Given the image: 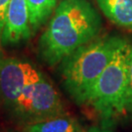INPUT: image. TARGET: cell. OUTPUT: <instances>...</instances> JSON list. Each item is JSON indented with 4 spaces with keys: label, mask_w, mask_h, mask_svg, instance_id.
<instances>
[{
    "label": "cell",
    "mask_w": 132,
    "mask_h": 132,
    "mask_svg": "<svg viewBox=\"0 0 132 132\" xmlns=\"http://www.w3.org/2000/svg\"><path fill=\"white\" fill-rule=\"evenodd\" d=\"M102 19L90 0H59L37 44L38 56L56 67L100 35Z\"/></svg>",
    "instance_id": "6da1fadb"
},
{
    "label": "cell",
    "mask_w": 132,
    "mask_h": 132,
    "mask_svg": "<svg viewBox=\"0 0 132 132\" xmlns=\"http://www.w3.org/2000/svg\"><path fill=\"white\" fill-rule=\"evenodd\" d=\"M123 40L117 35H99L60 63L64 88L78 105H83L89 90Z\"/></svg>",
    "instance_id": "7a4b0ae2"
},
{
    "label": "cell",
    "mask_w": 132,
    "mask_h": 132,
    "mask_svg": "<svg viewBox=\"0 0 132 132\" xmlns=\"http://www.w3.org/2000/svg\"><path fill=\"white\" fill-rule=\"evenodd\" d=\"M129 46L130 43L124 39L91 87L83 103L106 119L126 113Z\"/></svg>",
    "instance_id": "3957f363"
},
{
    "label": "cell",
    "mask_w": 132,
    "mask_h": 132,
    "mask_svg": "<svg viewBox=\"0 0 132 132\" xmlns=\"http://www.w3.org/2000/svg\"><path fill=\"white\" fill-rule=\"evenodd\" d=\"M9 112L23 126L66 113L58 91L44 73L23 90Z\"/></svg>",
    "instance_id": "277c9868"
},
{
    "label": "cell",
    "mask_w": 132,
    "mask_h": 132,
    "mask_svg": "<svg viewBox=\"0 0 132 132\" xmlns=\"http://www.w3.org/2000/svg\"><path fill=\"white\" fill-rule=\"evenodd\" d=\"M43 72L32 63L14 57H0V99L9 111L23 90L40 79Z\"/></svg>",
    "instance_id": "5b68a950"
},
{
    "label": "cell",
    "mask_w": 132,
    "mask_h": 132,
    "mask_svg": "<svg viewBox=\"0 0 132 132\" xmlns=\"http://www.w3.org/2000/svg\"><path fill=\"white\" fill-rule=\"evenodd\" d=\"M32 35L28 0H10L5 16L1 46L18 45Z\"/></svg>",
    "instance_id": "8992f818"
},
{
    "label": "cell",
    "mask_w": 132,
    "mask_h": 132,
    "mask_svg": "<svg viewBox=\"0 0 132 132\" xmlns=\"http://www.w3.org/2000/svg\"><path fill=\"white\" fill-rule=\"evenodd\" d=\"M96 3L112 23L132 30V0H96Z\"/></svg>",
    "instance_id": "52a82bcc"
},
{
    "label": "cell",
    "mask_w": 132,
    "mask_h": 132,
    "mask_svg": "<svg viewBox=\"0 0 132 132\" xmlns=\"http://www.w3.org/2000/svg\"><path fill=\"white\" fill-rule=\"evenodd\" d=\"M24 132H82L83 129L76 118L68 114L51 118L24 125Z\"/></svg>",
    "instance_id": "ba28073f"
},
{
    "label": "cell",
    "mask_w": 132,
    "mask_h": 132,
    "mask_svg": "<svg viewBox=\"0 0 132 132\" xmlns=\"http://www.w3.org/2000/svg\"><path fill=\"white\" fill-rule=\"evenodd\" d=\"M58 2L59 0H28L29 22L33 34L50 19Z\"/></svg>",
    "instance_id": "9c48e42d"
},
{
    "label": "cell",
    "mask_w": 132,
    "mask_h": 132,
    "mask_svg": "<svg viewBox=\"0 0 132 132\" xmlns=\"http://www.w3.org/2000/svg\"><path fill=\"white\" fill-rule=\"evenodd\" d=\"M126 113L132 114V44L129 46L127 62V91H126Z\"/></svg>",
    "instance_id": "30bf717a"
},
{
    "label": "cell",
    "mask_w": 132,
    "mask_h": 132,
    "mask_svg": "<svg viewBox=\"0 0 132 132\" xmlns=\"http://www.w3.org/2000/svg\"><path fill=\"white\" fill-rule=\"evenodd\" d=\"M10 0H0V46H1V37H2V32L4 28L5 23V16H6V11L8 8Z\"/></svg>",
    "instance_id": "8fae6325"
},
{
    "label": "cell",
    "mask_w": 132,
    "mask_h": 132,
    "mask_svg": "<svg viewBox=\"0 0 132 132\" xmlns=\"http://www.w3.org/2000/svg\"><path fill=\"white\" fill-rule=\"evenodd\" d=\"M82 132H112V131H110L109 129H106V128H100L94 126V127H91L89 129H87V130H85V131L83 130Z\"/></svg>",
    "instance_id": "7c38bea8"
},
{
    "label": "cell",
    "mask_w": 132,
    "mask_h": 132,
    "mask_svg": "<svg viewBox=\"0 0 132 132\" xmlns=\"http://www.w3.org/2000/svg\"><path fill=\"white\" fill-rule=\"evenodd\" d=\"M0 132H14V131H12V130H2V129H0Z\"/></svg>",
    "instance_id": "4fadbf2b"
}]
</instances>
